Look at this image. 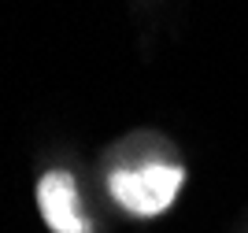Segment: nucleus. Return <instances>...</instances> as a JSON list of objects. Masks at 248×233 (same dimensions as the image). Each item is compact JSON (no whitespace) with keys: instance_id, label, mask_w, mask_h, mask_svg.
Listing matches in <instances>:
<instances>
[{"instance_id":"2","label":"nucleus","mask_w":248,"mask_h":233,"mask_svg":"<svg viewBox=\"0 0 248 233\" xmlns=\"http://www.w3.org/2000/svg\"><path fill=\"white\" fill-rule=\"evenodd\" d=\"M37 207L52 233H93L89 218L78 207V185L67 171H48L37 182Z\"/></svg>"},{"instance_id":"1","label":"nucleus","mask_w":248,"mask_h":233,"mask_svg":"<svg viewBox=\"0 0 248 233\" xmlns=\"http://www.w3.org/2000/svg\"><path fill=\"white\" fill-rule=\"evenodd\" d=\"M186 182V171L178 163H145V167H123L111 171L108 189L130 215L152 218L174 203L178 189Z\"/></svg>"}]
</instances>
